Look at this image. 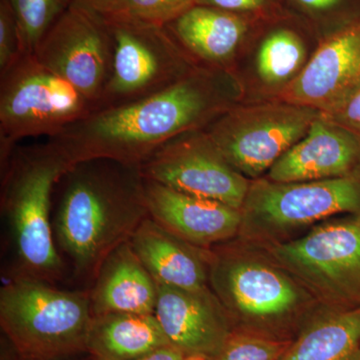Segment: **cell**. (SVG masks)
I'll return each mask as SVG.
<instances>
[{"instance_id":"11","label":"cell","mask_w":360,"mask_h":360,"mask_svg":"<svg viewBox=\"0 0 360 360\" xmlns=\"http://www.w3.org/2000/svg\"><path fill=\"white\" fill-rule=\"evenodd\" d=\"M32 54L96 104L97 110L115 56V40L103 15L72 2Z\"/></svg>"},{"instance_id":"32","label":"cell","mask_w":360,"mask_h":360,"mask_svg":"<svg viewBox=\"0 0 360 360\" xmlns=\"http://www.w3.org/2000/svg\"><path fill=\"white\" fill-rule=\"evenodd\" d=\"M182 360H207V359H203V357H198V356H186Z\"/></svg>"},{"instance_id":"14","label":"cell","mask_w":360,"mask_h":360,"mask_svg":"<svg viewBox=\"0 0 360 360\" xmlns=\"http://www.w3.org/2000/svg\"><path fill=\"white\" fill-rule=\"evenodd\" d=\"M155 314L170 345L186 356L214 359L234 331L210 286L184 290L158 284Z\"/></svg>"},{"instance_id":"19","label":"cell","mask_w":360,"mask_h":360,"mask_svg":"<svg viewBox=\"0 0 360 360\" xmlns=\"http://www.w3.org/2000/svg\"><path fill=\"white\" fill-rule=\"evenodd\" d=\"M165 27L198 65L224 70H229L248 30L243 15L200 4Z\"/></svg>"},{"instance_id":"13","label":"cell","mask_w":360,"mask_h":360,"mask_svg":"<svg viewBox=\"0 0 360 360\" xmlns=\"http://www.w3.org/2000/svg\"><path fill=\"white\" fill-rule=\"evenodd\" d=\"M360 89V15L324 40L277 99L328 113Z\"/></svg>"},{"instance_id":"8","label":"cell","mask_w":360,"mask_h":360,"mask_svg":"<svg viewBox=\"0 0 360 360\" xmlns=\"http://www.w3.org/2000/svg\"><path fill=\"white\" fill-rule=\"evenodd\" d=\"M264 248L322 307L360 309L359 215H338L297 238Z\"/></svg>"},{"instance_id":"29","label":"cell","mask_w":360,"mask_h":360,"mask_svg":"<svg viewBox=\"0 0 360 360\" xmlns=\"http://www.w3.org/2000/svg\"><path fill=\"white\" fill-rule=\"evenodd\" d=\"M347 0H292L295 6L314 18H324L336 13Z\"/></svg>"},{"instance_id":"18","label":"cell","mask_w":360,"mask_h":360,"mask_svg":"<svg viewBox=\"0 0 360 360\" xmlns=\"http://www.w3.org/2000/svg\"><path fill=\"white\" fill-rule=\"evenodd\" d=\"M89 290L92 316L155 314L158 284L130 241L118 246L104 260Z\"/></svg>"},{"instance_id":"5","label":"cell","mask_w":360,"mask_h":360,"mask_svg":"<svg viewBox=\"0 0 360 360\" xmlns=\"http://www.w3.org/2000/svg\"><path fill=\"white\" fill-rule=\"evenodd\" d=\"M89 290H66L30 278L0 290V326L20 360H68L86 354L92 322Z\"/></svg>"},{"instance_id":"4","label":"cell","mask_w":360,"mask_h":360,"mask_svg":"<svg viewBox=\"0 0 360 360\" xmlns=\"http://www.w3.org/2000/svg\"><path fill=\"white\" fill-rule=\"evenodd\" d=\"M75 165L58 146H16L1 170V212L6 220L13 267L9 278L56 283L65 264L54 240L52 198L63 175Z\"/></svg>"},{"instance_id":"30","label":"cell","mask_w":360,"mask_h":360,"mask_svg":"<svg viewBox=\"0 0 360 360\" xmlns=\"http://www.w3.org/2000/svg\"><path fill=\"white\" fill-rule=\"evenodd\" d=\"M72 2L101 13V15H108L115 11L120 0H72Z\"/></svg>"},{"instance_id":"2","label":"cell","mask_w":360,"mask_h":360,"mask_svg":"<svg viewBox=\"0 0 360 360\" xmlns=\"http://www.w3.org/2000/svg\"><path fill=\"white\" fill-rule=\"evenodd\" d=\"M53 236L73 276L94 283L104 260L148 219L139 167L96 158L77 162L59 180Z\"/></svg>"},{"instance_id":"20","label":"cell","mask_w":360,"mask_h":360,"mask_svg":"<svg viewBox=\"0 0 360 360\" xmlns=\"http://www.w3.org/2000/svg\"><path fill=\"white\" fill-rule=\"evenodd\" d=\"M172 345L155 314L92 317L86 354L91 360H132Z\"/></svg>"},{"instance_id":"9","label":"cell","mask_w":360,"mask_h":360,"mask_svg":"<svg viewBox=\"0 0 360 360\" xmlns=\"http://www.w3.org/2000/svg\"><path fill=\"white\" fill-rule=\"evenodd\" d=\"M104 18L115 40V56L96 110L155 96L200 65L165 26L118 16Z\"/></svg>"},{"instance_id":"23","label":"cell","mask_w":360,"mask_h":360,"mask_svg":"<svg viewBox=\"0 0 360 360\" xmlns=\"http://www.w3.org/2000/svg\"><path fill=\"white\" fill-rule=\"evenodd\" d=\"M13 7L28 54L58 20L72 0H8Z\"/></svg>"},{"instance_id":"1","label":"cell","mask_w":360,"mask_h":360,"mask_svg":"<svg viewBox=\"0 0 360 360\" xmlns=\"http://www.w3.org/2000/svg\"><path fill=\"white\" fill-rule=\"evenodd\" d=\"M238 94L231 71L200 65L155 96L96 110L49 139L75 165L106 158L139 167L174 137L205 129L236 105Z\"/></svg>"},{"instance_id":"33","label":"cell","mask_w":360,"mask_h":360,"mask_svg":"<svg viewBox=\"0 0 360 360\" xmlns=\"http://www.w3.org/2000/svg\"><path fill=\"white\" fill-rule=\"evenodd\" d=\"M348 360H360V349L359 352H355V354Z\"/></svg>"},{"instance_id":"27","label":"cell","mask_w":360,"mask_h":360,"mask_svg":"<svg viewBox=\"0 0 360 360\" xmlns=\"http://www.w3.org/2000/svg\"><path fill=\"white\" fill-rule=\"evenodd\" d=\"M323 115L345 129L349 130L360 141V89L340 108L328 115Z\"/></svg>"},{"instance_id":"25","label":"cell","mask_w":360,"mask_h":360,"mask_svg":"<svg viewBox=\"0 0 360 360\" xmlns=\"http://www.w3.org/2000/svg\"><path fill=\"white\" fill-rule=\"evenodd\" d=\"M290 342L233 331L213 360H278Z\"/></svg>"},{"instance_id":"22","label":"cell","mask_w":360,"mask_h":360,"mask_svg":"<svg viewBox=\"0 0 360 360\" xmlns=\"http://www.w3.org/2000/svg\"><path fill=\"white\" fill-rule=\"evenodd\" d=\"M307 61V49L302 39L292 30H274L260 44L257 70L260 79L269 85L290 84L302 71Z\"/></svg>"},{"instance_id":"15","label":"cell","mask_w":360,"mask_h":360,"mask_svg":"<svg viewBox=\"0 0 360 360\" xmlns=\"http://www.w3.org/2000/svg\"><path fill=\"white\" fill-rule=\"evenodd\" d=\"M144 187L149 217L182 240L212 250L238 238L243 220L239 208L151 180L144 179Z\"/></svg>"},{"instance_id":"17","label":"cell","mask_w":360,"mask_h":360,"mask_svg":"<svg viewBox=\"0 0 360 360\" xmlns=\"http://www.w3.org/2000/svg\"><path fill=\"white\" fill-rule=\"evenodd\" d=\"M129 241L156 284L184 290L210 286L212 250L182 240L149 217Z\"/></svg>"},{"instance_id":"6","label":"cell","mask_w":360,"mask_h":360,"mask_svg":"<svg viewBox=\"0 0 360 360\" xmlns=\"http://www.w3.org/2000/svg\"><path fill=\"white\" fill-rule=\"evenodd\" d=\"M238 238L260 246L297 238L338 215L360 217V167L345 176L309 181H251Z\"/></svg>"},{"instance_id":"16","label":"cell","mask_w":360,"mask_h":360,"mask_svg":"<svg viewBox=\"0 0 360 360\" xmlns=\"http://www.w3.org/2000/svg\"><path fill=\"white\" fill-rule=\"evenodd\" d=\"M359 167V139L321 113L264 177L276 182L309 181L345 176Z\"/></svg>"},{"instance_id":"7","label":"cell","mask_w":360,"mask_h":360,"mask_svg":"<svg viewBox=\"0 0 360 360\" xmlns=\"http://www.w3.org/2000/svg\"><path fill=\"white\" fill-rule=\"evenodd\" d=\"M96 110L72 84L27 54L0 73V165L27 137L56 136Z\"/></svg>"},{"instance_id":"34","label":"cell","mask_w":360,"mask_h":360,"mask_svg":"<svg viewBox=\"0 0 360 360\" xmlns=\"http://www.w3.org/2000/svg\"><path fill=\"white\" fill-rule=\"evenodd\" d=\"M86 360H91V359H90V357L89 356V359H86Z\"/></svg>"},{"instance_id":"31","label":"cell","mask_w":360,"mask_h":360,"mask_svg":"<svg viewBox=\"0 0 360 360\" xmlns=\"http://www.w3.org/2000/svg\"><path fill=\"white\" fill-rule=\"evenodd\" d=\"M186 356V355L182 354L177 348L172 345H167L132 360H182Z\"/></svg>"},{"instance_id":"21","label":"cell","mask_w":360,"mask_h":360,"mask_svg":"<svg viewBox=\"0 0 360 360\" xmlns=\"http://www.w3.org/2000/svg\"><path fill=\"white\" fill-rule=\"evenodd\" d=\"M360 349V309L321 307L278 360H348Z\"/></svg>"},{"instance_id":"26","label":"cell","mask_w":360,"mask_h":360,"mask_svg":"<svg viewBox=\"0 0 360 360\" xmlns=\"http://www.w3.org/2000/svg\"><path fill=\"white\" fill-rule=\"evenodd\" d=\"M27 54L13 7L8 0H0V73Z\"/></svg>"},{"instance_id":"28","label":"cell","mask_w":360,"mask_h":360,"mask_svg":"<svg viewBox=\"0 0 360 360\" xmlns=\"http://www.w3.org/2000/svg\"><path fill=\"white\" fill-rule=\"evenodd\" d=\"M196 4L215 7L243 15V13H255L264 11L269 6V0H198Z\"/></svg>"},{"instance_id":"3","label":"cell","mask_w":360,"mask_h":360,"mask_svg":"<svg viewBox=\"0 0 360 360\" xmlns=\"http://www.w3.org/2000/svg\"><path fill=\"white\" fill-rule=\"evenodd\" d=\"M210 286L234 331L292 341L322 305L264 246L236 238L212 248Z\"/></svg>"},{"instance_id":"12","label":"cell","mask_w":360,"mask_h":360,"mask_svg":"<svg viewBox=\"0 0 360 360\" xmlns=\"http://www.w3.org/2000/svg\"><path fill=\"white\" fill-rule=\"evenodd\" d=\"M139 169L144 179L239 210L252 181L232 167L205 129L174 137Z\"/></svg>"},{"instance_id":"24","label":"cell","mask_w":360,"mask_h":360,"mask_svg":"<svg viewBox=\"0 0 360 360\" xmlns=\"http://www.w3.org/2000/svg\"><path fill=\"white\" fill-rule=\"evenodd\" d=\"M198 0H120L108 15L165 26L176 20Z\"/></svg>"},{"instance_id":"10","label":"cell","mask_w":360,"mask_h":360,"mask_svg":"<svg viewBox=\"0 0 360 360\" xmlns=\"http://www.w3.org/2000/svg\"><path fill=\"white\" fill-rule=\"evenodd\" d=\"M321 112L274 99L233 105L205 130L226 160L245 177H264L309 131Z\"/></svg>"}]
</instances>
